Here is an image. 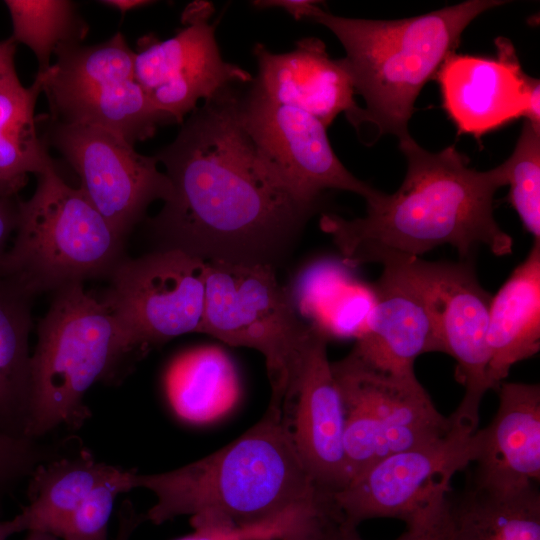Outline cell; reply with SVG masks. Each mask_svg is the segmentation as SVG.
Returning a JSON list of instances; mask_svg holds the SVG:
<instances>
[{
  "label": "cell",
  "mask_w": 540,
  "mask_h": 540,
  "mask_svg": "<svg viewBox=\"0 0 540 540\" xmlns=\"http://www.w3.org/2000/svg\"><path fill=\"white\" fill-rule=\"evenodd\" d=\"M373 301L352 351L370 365L396 374H415L417 357L443 352L424 296L397 260L382 264Z\"/></svg>",
  "instance_id": "18"
},
{
  "label": "cell",
  "mask_w": 540,
  "mask_h": 540,
  "mask_svg": "<svg viewBox=\"0 0 540 540\" xmlns=\"http://www.w3.org/2000/svg\"><path fill=\"white\" fill-rule=\"evenodd\" d=\"M44 140L75 170L80 189L123 239L153 201L164 202L171 195L157 157L139 154L104 128L51 118Z\"/></svg>",
  "instance_id": "12"
},
{
  "label": "cell",
  "mask_w": 540,
  "mask_h": 540,
  "mask_svg": "<svg viewBox=\"0 0 540 540\" xmlns=\"http://www.w3.org/2000/svg\"><path fill=\"white\" fill-rule=\"evenodd\" d=\"M43 91L36 75L28 88L0 92V194L17 197L27 176L55 166L37 129L35 106Z\"/></svg>",
  "instance_id": "26"
},
{
  "label": "cell",
  "mask_w": 540,
  "mask_h": 540,
  "mask_svg": "<svg viewBox=\"0 0 540 540\" xmlns=\"http://www.w3.org/2000/svg\"><path fill=\"white\" fill-rule=\"evenodd\" d=\"M132 487L152 492L147 519L190 515L194 530L232 531L239 540H307L335 512L333 494L303 466L279 407L231 443L174 470L139 474Z\"/></svg>",
  "instance_id": "2"
},
{
  "label": "cell",
  "mask_w": 540,
  "mask_h": 540,
  "mask_svg": "<svg viewBox=\"0 0 540 540\" xmlns=\"http://www.w3.org/2000/svg\"><path fill=\"white\" fill-rule=\"evenodd\" d=\"M488 383L497 389L519 361L540 350V241L495 296L488 316Z\"/></svg>",
  "instance_id": "21"
},
{
  "label": "cell",
  "mask_w": 540,
  "mask_h": 540,
  "mask_svg": "<svg viewBox=\"0 0 540 540\" xmlns=\"http://www.w3.org/2000/svg\"><path fill=\"white\" fill-rule=\"evenodd\" d=\"M320 331L287 389L280 411L293 446L319 488L336 493L349 484L344 451L345 412Z\"/></svg>",
  "instance_id": "17"
},
{
  "label": "cell",
  "mask_w": 540,
  "mask_h": 540,
  "mask_svg": "<svg viewBox=\"0 0 540 540\" xmlns=\"http://www.w3.org/2000/svg\"><path fill=\"white\" fill-rule=\"evenodd\" d=\"M497 58L450 54L436 77L444 109L459 133L480 137L525 117L540 129V84L527 75L512 43L495 40Z\"/></svg>",
  "instance_id": "16"
},
{
  "label": "cell",
  "mask_w": 540,
  "mask_h": 540,
  "mask_svg": "<svg viewBox=\"0 0 540 540\" xmlns=\"http://www.w3.org/2000/svg\"><path fill=\"white\" fill-rule=\"evenodd\" d=\"M240 110L262 156L304 202L316 207L329 189L353 192L366 201L380 193L345 168L331 147L327 128L311 114L269 99L255 84L241 95Z\"/></svg>",
  "instance_id": "15"
},
{
  "label": "cell",
  "mask_w": 540,
  "mask_h": 540,
  "mask_svg": "<svg viewBox=\"0 0 540 540\" xmlns=\"http://www.w3.org/2000/svg\"><path fill=\"white\" fill-rule=\"evenodd\" d=\"M197 540H236L227 533L211 532L205 530H194Z\"/></svg>",
  "instance_id": "36"
},
{
  "label": "cell",
  "mask_w": 540,
  "mask_h": 540,
  "mask_svg": "<svg viewBox=\"0 0 540 540\" xmlns=\"http://www.w3.org/2000/svg\"><path fill=\"white\" fill-rule=\"evenodd\" d=\"M240 101L232 86L222 89L155 155L172 192L150 227L159 249L276 267L316 207L294 194L262 156Z\"/></svg>",
  "instance_id": "1"
},
{
  "label": "cell",
  "mask_w": 540,
  "mask_h": 540,
  "mask_svg": "<svg viewBox=\"0 0 540 540\" xmlns=\"http://www.w3.org/2000/svg\"><path fill=\"white\" fill-rule=\"evenodd\" d=\"M257 88L269 99L303 110L326 128L341 113L356 127L362 108L354 100V87L341 59L330 58L325 44L303 38L286 53H273L256 44Z\"/></svg>",
  "instance_id": "19"
},
{
  "label": "cell",
  "mask_w": 540,
  "mask_h": 540,
  "mask_svg": "<svg viewBox=\"0 0 540 540\" xmlns=\"http://www.w3.org/2000/svg\"><path fill=\"white\" fill-rule=\"evenodd\" d=\"M316 1L308 0H272V1H255L253 5L259 8L279 7L291 14L296 20L308 18Z\"/></svg>",
  "instance_id": "34"
},
{
  "label": "cell",
  "mask_w": 540,
  "mask_h": 540,
  "mask_svg": "<svg viewBox=\"0 0 540 540\" xmlns=\"http://www.w3.org/2000/svg\"><path fill=\"white\" fill-rule=\"evenodd\" d=\"M212 12L210 3L192 2L182 14L184 27L173 37L138 40L135 79L153 106L178 124L200 99L208 100L235 82L252 81L247 71L222 59L209 23Z\"/></svg>",
  "instance_id": "14"
},
{
  "label": "cell",
  "mask_w": 540,
  "mask_h": 540,
  "mask_svg": "<svg viewBox=\"0 0 540 540\" xmlns=\"http://www.w3.org/2000/svg\"><path fill=\"white\" fill-rule=\"evenodd\" d=\"M391 260L402 265L424 296L434 317L443 353L456 362L455 378L464 386V395L449 417L453 423L475 432L481 401L490 389L487 328L492 296L480 285L471 261Z\"/></svg>",
  "instance_id": "13"
},
{
  "label": "cell",
  "mask_w": 540,
  "mask_h": 540,
  "mask_svg": "<svg viewBox=\"0 0 540 540\" xmlns=\"http://www.w3.org/2000/svg\"><path fill=\"white\" fill-rule=\"evenodd\" d=\"M205 261L175 249L122 259L102 299L120 328L126 354L197 332L205 296Z\"/></svg>",
  "instance_id": "10"
},
{
  "label": "cell",
  "mask_w": 540,
  "mask_h": 540,
  "mask_svg": "<svg viewBox=\"0 0 540 540\" xmlns=\"http://www.w3.org/2000/svg\"><path fill=\"white\" fill-rule=\"evenodd\" d=\"M99 3L108 7L118 9L121 13L124 14L129 10L147 6L153 2L147 0H105L100 1Z\"/></svg>",
  "instance_id": "35"
},
{
  "label": "cell",
  "mask_w": 540,
  "mask_h": 540,
  "mask_svg": "<svg viewBox=\"0 0 540 540\" xmlns=\"http://www.w3.org/2000/svg\"><path fill=\"white\" fill-rule=\"evenodd\" d=\"M331 370L345 412L349 483L381 459L438 439L451 428L415 374L380 370L352 350L331 363Z\"/></svg>",
  "instance_id": "8"
},
{
  "label": "cell",
  "mask_w": 540,
  "mask_h": 540,
  "mask_svg": "<svg viewBox=\"0 0 540 540\" xmlns=\"http://www.w3.org/2000/svg\"><path fill=\"white\" fill-rule=\"evenodd\" d=\"M450 505L455 540H540L536 484L500 491L471 483Z\"/></svg>",
  "instance_id": "24"
},
{
  "label": "cell",
  "mask_w": 540,
  "mask_h": 540,
  "mask_svg": "<svg viewBox=\"0 0 540 540\" xmlns=\"http://www.w3.org/2000/svg\"><path fill=\"white\" fill-rule=\"evenodd\" d=\"M25 540H62V539L58 538L57 536L51 533L42 532V531H30L28 532Z\"/></svg>",
  "instance_id": "37"
},
{
  "label": "cell",
  "mask_w": 540,
  "mask_h": 540,
  "mask_svg": "<svg viewBox=\"0 0 540 540\" xmlns=\"http://www.w3.org/2000/svg\"><path fill=\"white\" fill-rule=\"evenodd\" d=\"M58 457L36 445L35 439L0 429V490L30 476L38 465Z\"/></svg>",
  "instance_id": "31"
},
{
  "label": "cell",
  "mask_w": 540,
  "mask_h": 540,
  "mask_svg": "<svg viewBox=\"0 0 540 540\" xmlns=\"http://www.w3.org/2000/svg\"><path fill=\"white\" fill-rule=\"evenodd\" d=\"M498 410L478 429L480 448L472 484L491 490L524 488L540 478V386L502 382Z\"/></svg>",
  "instance_id": "20"
},
{
  "label": "cell",
  "mask_w": 540,
  "mask_h": 540,
  "mask_svg": "<svg viewBox=\"0 0 540 540\" xmlns=\"http://www.w3.org/2000/svg\"><path fill=\"white\" fill-rule=\"evenodd\" d=\"M175 540H197L196 538V535L194 532H192L191 534H188V535H185V536H182L180 538H177Z\"/></svg>",
  "instance_id": "39"
},
{
  "label": "cell",
  "mask_w": 540,
  "mask_h": 540,
  "mask_svg": "<svg viewBox=\"0 0 540 540\" xmlns=\"http://www.w3.org/2000/svg\"><path fill=\"white\" fill-rule=\"evenodd\" d=\"M504 3L469 0L397 20L340 17L316 5L308 19L328 28L346 51L341 62L366 103L357 131L369 124L378 136L392 134L401 140L410 135L408 123L420 91L454 53L465 28Z\"/></svg>",
  "instance_id": "4"
},
{
  "label": "cell",
  "mask_w": 540,
  "mask_h": 540,
  "mask_svg": "<svg viewBox=\"0 0 540 540\" xmlns=\"http://www.w3.org/2000/svg\"><path fill=\"white\" fill-rule=\"evenodd\" d=\"M14 232L0 279L30 298L89 278L109 277L123 259L124 239L55 166L37 175L28 200H18Z\"/></svg>",
  "instance_id": "5"
},
{
  "label": "cell",
  "mask_w": 540,
  "mask_h": 540,
  "mask_svg": "<svg viewBox=\"0 0 540 540\" xmlns=\"http://www.w3.org/2000/svg\"><path fill=\"white\" fill-rule=\"evenodd\" d=\"M17 43L12 37L0 41V92L21 88L15 69L14 56Z\"/></svg>",
  "instance_id": "32"
},
{
  "label": "cell",
  "mask_w": 540,
  "mask_h": 540,
  "mask_svg": "<svg viewBox=\"0 0 540 540\" xmlns=\"http://www.w3.org/2000/svg\"><path fill=\"white\" fill-rule=\"evenodd\" d=\"M205 296L199 333L259 351L271 385L269 404L281 401L320 330L297 316L275 267L205 261Z\"/></svg>",
  "instance_id": "7"
},
{
  "label": "cell",
  "mask_w": 540,
  "mask_h": 540,
  "mask_svg": "<svg viewBox=\"0 0 540 540\" xmlns=\"http://www.w3.org/2000/svg\"><path fill=\"white\" fill-rule=\"evenodd\" d=\"M37 332L24 429L30 439L60 426H81L90 415L83 402L85 393L126 355L111 310L87 293L82 283L55 292Z\"/></svg>",
  "instance_id": "6"
},
{
  "label": "cell",
  "mask_w": 540,
  "mask_h": 540,
  "mask_svg": "<svg viewBox=\"0 0 540 540\" xmlns=\"http://www.w3.org/2000/svg\"><path fill=\"white\" fill-rule=\"evenodd\" d=\"M115 467L97 462L84 450L38 465L30 475L29 504L10 519L14 534H53Z\"/></svg>",
  "instance_id": "23"
},
{
  "label": "cell",
  "mask_w": 540,
  "mask_h": 540,
  "mask_svg": "<svg viewBox=\"0 0 540 540\" xmlns=\"http://www.w3.org/2000/svg\"><path fill=\"white\" fill-rule=\"evenodd\" d=\"M134 471H114L86 497L53 535L62 540H107L108 523L117 496L132 487Z\"/></svg>",
  "instance_id": "29"
},
{
  "label": "cell",
  "mask_w": 540,
  "mask_h": 540,
  "mask_svg": "<svg viewBox=\"0 0 540 540\" xmlns=\"http://www.w3.org/2000/svg\"><path fill=\"white\" fill-rule=\"evenodd\" d=\"M164 387L176 416L196 425L227 415L241 394L233 361L215 345L196 347L174 358L166 370Z\"/></svg>",
  "instance_id": "22"
},
{
  "label": "cell",
  "mask_w": 540,
  "mask_h": 540,
  "mask_svg": "<svg viewBox=\"0 0 540 540\" xmlns=\"http://www.w3.org/2000/svg\"><path fill=\"white\" fill-rule=\"evenodd\" d=\"M407 160L400 187L366 201L363 217L323 214L319 225L349 266L420 258L442 246L471 261L479 247L496 256L512 253L513 238L494 218L496 191L506 185L503 165L488 171L469 166L454 146L430 152L409 135L399 140Z\"/></svg>",
  "instance_id": "3"
},
{
  "label": "cell",
  "mask_w": 540,
  "mask_h": 540,
  "mask_svg": "<svg viewBox=\"0 0 540 540\" xmlns=\"http://www.w3.org/2000/svg\"><path fill=\"white\" fill-rule=\"evenodd\" d=\"M43 74V91L55 120L104 128L134 145L160 125L175 123L156 109L135 79L134 56L117 32L95 45L60 46Z\"/></svg>",
  "instance_id": "9"
},
{
  "label": "cell",
  "mask_w": 540,
  "mask_h": 540,
  "mask_svg": "<svg viewBox=\"0 0 540 540\" xmlns=\"http://www.w3.org/2000/svg\"><path fill=\"white\" fill-rule=\"evenodd\" d=\"M14 535L10 520L0 521V540H7Z\"/></svg>",
  "instance_id": "38"
},
{
  "label": "cell",
  "mask_w": 540,
  "mask_h": 540,
  "mask_svg": "<svg viewBox=\"0 0 540 540\" xmlns=\"http://www.w3.org/2000/svg\"><path fill=\"white\" fill-rule=\"evenodd\" d=\"M31 299L0 279V429L20 437L29 398Z\"/></svg>",
  "instance_id": "25"
},
{
  "label": "cell",
  "mask_w": 540,
  "mask_h": 540,
  "mask_svg": "<svg viewBox=\"0 0 540 540\" xmlns=\"http://www.w3.org/2000/svg\"><path fill=\"white\" fill-rule=\"evenodd\" d=\"M11 16L12 38L29 47L38 61L37 74L51 66V56L69 43H81L88 26L67 0H6Z\"/></svg>",
  "instance_id": "27"
},
{
  "label": "cell",
  "mask_w": 540,
  "mask_h": 540,
  "mask_svg": "<svg viewBox=\"0 0 540 540\" xmlns=\"http://www.w3.org/2000/svg\"><path fill=\"white\" fill-rule=\"evenodd\" d=\"M394 540H455L448 495L438 498L420 516L405 524ZM330 540H364L357 528L343 526Z\"/></svg>",
  "instance_id": "30"
},
{
  "label": "cell",
  "mask_w": 540,
  "mask_h": 540,
  "mask_svg": "<svg viewBox=\"0 0 540 540\" xmlns=\"http://www.w3.org/2000/svg\"><path fill=\"white\" fill-rule=\"evenodd\" d=\"M479 448L478 429L451 422L444 436L381 459L333 494L344 523L355 528L373 518L409 523L448 495L452 477L476 461Z\"/></svg>",
  "instance_id": "11"
},
{
  "label": "cell",
  "mask_w": 540,
  "mask_h": 540,
  "mask_svg": "<svg viewBox=\"0 0 540 540\" xmlns=\"http://www.w3.org/2000/svg\"><path fill=\"white\" fill-rule=\"evenodd\" d=\"M508 201L524 228L540 241V129L524 121L511 156L502 163Z\"/></svg>",
  "instance_id": "28"
},
{
  "label": "cell",
  "mask_w": 540,
  "mask_h": 540,
  "mask_svg": "<svg viewBox=\"0 0 540 540\" xmlns=\"http://www.w3.org/2000/svg\"><path fill=\"white\" fill-rule=\"evenodd\" d=\"M16 198L0 194V265L7 251V242L16 227L18 204Z\"/></svg>",
  "instance_id": "33"
}]
</instances>
